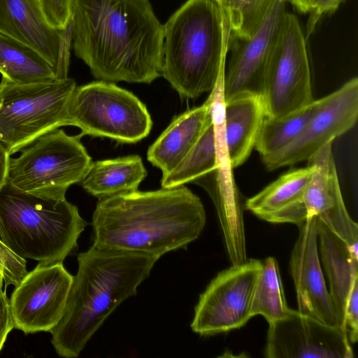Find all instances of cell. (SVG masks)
<instances>
[{"mask_svg":"<svg viewBox=\"0 0 358 358\" xmlns=\"http://www.w3.org/2000/svg\"><path fill=\"white\" fill-rule=\"evenodd\" d=\"M75 55L103 81L150 83L161 76L164 24L150 0H74Z\"/></svg>","mask_w":358,"mask_h":358,"instance_id":"obj_1","label":"cell"},{"mask_svg":"<svg viewBox=\"0 0 358 358\" xmlns=\"http://www.w3.org/2000/svg\"><path fill=\"white\" fill-rule=\"evenodd\" d=\"M206 222L201 199L184 185L136 190L99 200L92 215V245L159 259L186 249Z\"/></svg>","mask_w":358,"mask_h":358,"instance_id":"obj_2","label":"cell"},{"mask_svg":"<svg viewBox=\"0 0 358 358\" xmlns=\"http://www.w3.org/2000/svg\"><path fill=\"white\" fill-rule=\"evenodd\" d=\"M158 259L94 245L80 252L63 316L49 331L57 354L78 357L117 307L136 294Z\"/></svg>","mask_w":358,"mask_h":358,"instance_id":"obj_3","label":"cell"},{"mask_svg":"<svg viewBox=\"0 0 358 358\" xmlns=\"http://www.w3.org/2000/svg\"><path fill=\"white\" fill-rule=\"evenodd\" d=\"M230 36L215 0H187L164 24L162 76L181 97L210 92L225 73Z\"/></svg>","mask_w":358,"mask_h":358,"instance_id":"obj_4","label":"cell"},{"mask_svg":"<svg viewBox=\"0 0 358 358\" xmlns=\"http://www.w3.org/2000/svg\"><path fill=\"white\" fill-rule=\"evenodd\" d=\"M86 222L66 198L46 199L8 182L0 191V239L14 253L43 264L63 263Z\"/></svg>","mask_w":358,"mask_h":358,"instance_id":"obj_5","label":"cell"},{"mask_svg":"<svg viewBox=\"0 0 358 358\" xmlns=\"http://www.w3.org/2000/svg\"><path fill=\"white\" fill-rule=\"evenodd\" d=\"M80 139L59 129L41 136L10 159L7 182L42 198L64 199L70 186L80 183L92 162Z\"/></svg>","mask_w":358,"mask_h":358,"instance_id":"obj_6","label":"cell"},{"mask_svg":"<svg viewBox=\"0 0 358 358\" xmlns=\"http://www.w3.org/2000/svg\"><path fill=\"white\" fill-rule=\"evenodd\" d=\"M76 87L73 79L18 85L0 82V141L10 155L41 136L66 126V108Z\"/></svg>","mask_w":358,"mask_h":358,"instance_id":"obj_7","label":"cell"},{"mask_svg":"<svg viewBox=\"0 0 358 358\" xmlns=\"http://www.w3.org/2000/svg\"><path fill=\"white\" fill-rule=\"evenodd\" d=\"M66 126L78 127L80 138L90 135L134 143L150 134L152 122L145 105L133 93L99 80L76 87L68 102Z\"/></svg>","mask_w":358,"mask_h":358,"instance_id":"obj_8","label":"cell"},{"mask_svg":"<svg viewBox=\"0 0 358 358\" xmlns=\"http://www.w3.org/2000/svg\"><path fill=\"white\" fill-rule=\"evenodd\" d=\"M266 116L279 117L314 101L306 38L297 17L286 12L270 55L261 94Z\"/></svg>","mask_w":358,"mask_h":358,"instance_id":"obj_9","label":"cell"},{"mask_svg":"<svg viewBox=\"0 0 358 358\" xmlns=\"http://www.w3.org/2000/svg\"><path fill=\"white\" fill-rule=\"evenodd\" d=\"M261 266V260L250 259L219 272L199 296L192 330L212 336L245 325L252 318V299Z\"/></svg>","mask_w":358,"mask_h":358,"instance_id":"obj_10","label":"cell"},{"mask_svg":"<svg viewBox=\"0 0 358 358\" xmlns=\"http://www.w3.org/2000/svg\"><path fill=\"white\" fill-rule=\"evenodd\" d=\"M73 279L63 263H38L9 299L14 328L26 334L52 329L63 316Z\"/></svg>","mask_w":358,"mask_h":358,"instance_id":"obj_11","label":"cell"},{"mask_svg":"<svg viewBox=\"0 0 358 358\" xmlns=\"http://www.w3.org/2000/svg\"><path fill=\"white\" fill-rule=\"evenodd\" d=\"M358 117V79L354 77L322 102L302 133L280 151L262 157L268 171L308 161L322 147L351 129Z\"/></svg>","mask_w":358,"mask_h":358,"instance_id":"obj_12","label":"cell"},{"mask_svg":"<svg viewBox=\"0 0 358 358\" xmlns=\"http://www.w3.org/2000/svg\"><path fill=\"white\" fill-rule=\"evenodd\" d=\"M224 75L220 76L208 98L215 129L217 168L207 191L217 210L228 257L236 259L245 257L247 252L243 206L234 179L225 138Z\"/></svg>","mask_w":358,"mask_h":358,"instance_id":"obj_13","label":"cell"},{"mask_svg":"<svg viewBox=\"0 0 358 358\" xmlns=\"http://www.w3.org/2000/svg\"><path fill=\"white\" fill-rule=\"evenodd\" d=\"M264 350L267 358H353L346 331L291 309L268 324Z\"/></svg>","mask_w":358,"mask_h":358,"instance_id":"obj_14","label":"cell"},{"mask_svg":"<svg viewBox=\"0 0 358 358\" xmlns=\"http://www.w3.org/2000/svg\"><path fill=\"white\" fill-rule=\"evenodd\" d=\"M285 0H275L248 37L230 36V62L224 75L225 101L241 92L262 94L266 66L286 13Z\"/></svg>","mask_w":358,"mask_h":358,"instance_id":"obj_15","label":"cell"},{"mask_svg":"<svg viewBox=\"0 0 358 358\" xmlns=\"http://www.w3.org/2000/svg\"><path fill=\"white\" fill-rule=\"evenodd\" d=\"M297 227L299 236L292 250L289 265L298 310L345 331L327 289L320 264L317 217L309 216Z\"/></svg>","mask_w":358,"mask_h":358,"instance_id":"obj_16","label":"cell"},{"mask_svg":"<svg viewBox=\"0 0 358 358\" xmlns=\"http://www.w3.org/2000/svg\"><path fill=\"white\" fill-rule=\"evenodd\" d=\"M0 34L36 50L54 68L57 79L68 78L71 24L64 30L52 28L36 0H0Z\"/></svg>","mask_w":358,"mask_h":358,"instance_id":"obj_17","label":"cell"},{"mask_svg":"<svg viewBox=\"0 0 358 358\" xmlns=\"http://www.w3.org/2000/svg\"><path fill=\"white\" fill-rule=\"evenodd\" d=\"M332 143L326 144L308 160L313 171L304 194V207L307 218L315 216L357 251L358 226L350 216L344 203Z\"/></svg>","mask_w":358,"mask_h":358,"instance_id":"obj_18","label":"cell"},{"mask_svg":"<svg viewBox=\"0 0 358 358\" xmlns=\"http://www.w3.org/2000/svg\"><path fill=\"white\" fill-rule=\"evenodd\" d=\"M313 169L290 170L249 198L244 207L261 220L271 223L298 225L307 219L303 196Z\"/></svg>","mask_w":358,"mask_h":358,"instance_id":"obj_19","label":"cell"},{"mask_svg":"<svg viewBox=\"0 0 358 358\" xmlns=\"http://www.w3.org/2000/svg\"><path fill=\"white\" fill-rule=\"evenodd\" d=\"M265 117L261 94L241 92L225 101L224 133L233 169L248 159L255 146Z\"/></svg>","mask_w":358,"mask_h":358,"instance_id":"obj_20","label":"cell"},{"mask_svg":"<svg viewBox=\"0 0 358 358\" xmlns=\"http://www.w3.org/2000/svg\"><path fill=\"white\" fill-rule=\"evenodd\" d=\"M210 116V102L176 117L150 146L148 160L164 176L174 169L200 137Z\"/></svg>","mask_w":358,"mask_h":358,"instance_id":"obj_21","label":"cell"},{"mask_svg":"<svg viewBox=\"0 0 358 358\" xmlns=\"http://www.w3.org/2000/svg\"><path fill=\"white\" fill-rule=\"evenodd\" d=\"M317 226L318 249L329 283V293L344 325L347 300L354 282L358 279L357 251L318 218Z\"/></svg>","mask_w":358,"mask_h":358,"instance_id":"obj_22","label":"cell"},{"mask_svg":"<svg viewBox=\"0 0 358 358\" xmlns=\"http://www.w3.org/2000/svg\"><path fill=\"white\" fill-rule=\"evenodd\" d=\"M146 176L141 157L129 155L92 162L80 184L100 200L138 190Z\"/></svg>","mask_w":358,"mask_h":358,"instance_id":"obj_23","label":"cell"},{"mask_svg":"<svg viewBox=\"0 0 358 358\" xmlns=\"http://www.w3.org/2000/svg\"><path fill=\"white\" fill-rule=\"evenodd\" d=\"M0 73L2 79L18 85L57 79L51 64L36 50L0 34Z\"/></svg>","mask_w":358,"mask_h":358,"instance_id":"obj_24","label":"cell"},{"mask_svg":"<svg viewBox=\"0 0 358 358\" xmlns=\"http://www.w3.org/2000/svg\"><path fill=\"white\" fill-rule=\"evenodd\" d=\"M217 168L215 129L210 113L196 143L174 169L162 176L161 185L162 188H173L210 176L208 180L211 182L206 187L207 189L213 183Z\"/></svg>","mask_w":358,"mask_h":358,"instance_id":"obj_25","label":"cell"},{"mask_svg":"<svg viewBox=\"0 0 358 358\" xmlns=\"http://www.w3.org/2000/svg\"><path fill=\"white\" fill-rule=\"evenodd\" d=\"M322 102V98L314 100L310 104L279 117L266 116L255 146L262 157L280 151L296 139Z\"/></svg>","mask_w":358,"mask_h":358,"instance_id":"obj_26","label":"cell"},{"mask_svg":"<svg viewBox=\"0 0 358 358\" xmlns=\"http://www.w3.org/2000/svg\"><path fill=\"white\" fill-rule=\"evenodd\" d=\"M290 308L287 306L280 268L272 257L262 261L251 303L252 317L263 316L268 324L285 317Z\"/></svg>","mask_w":358,"mask_h":358,"instance_id":"obj_27","label":"cell"},{"mask_svg":"<svg viewBox=\"0 0 358 358\" xmlns=\"http://www.w3.org/2000/svg\"><path fill=\"white\" fill-rule=\"evenodd\" d=\"M223 10L231 36H250L262 22L275 0H215Z\"/></svg>","mask_w":358,"mask_h":358,"instance_id":"obj_28","label":"cell"},{"mask_svg":"<svg viewBox=\"0 0 358 358\" xmlns=\"http://www.w3.org/2000/svg\"><path fill=\"white\" fill-rule=\"evenodd\" d=\"M46 22L53 29H66L71 21L74 0H36Z\"/></svg>","mask_w":358,"mask_h":358,"instance_id":"obj_29","label":"cell"},{"mask_svg":"<svg viewBox=\"0 0 358 358\" xmlns=\"http://www.w3.org/2000/svg\"><path fill=\"white\" fill-rule=\"evenodd\" d=\"M26 259L14 253L0 239V273L6 287L17 286L28 273Z\"/></svg>","mask_w":358,"mask_h":358,"instance_id":"obj_30","label":"cell"},{"mask_svg":"<svg viewBox=\"0 0 358 358\" xmlns=\"http://www.w3.org/2000/svg\"><path fill=\"white\" fill-rule=\"evenodd\" d=\"M344 326L348 340L355 343L358 340V279L350 292L344 313Z\"/></svg>","mask_w":358,"mask_h":358,"instance_id":"obj_31","label":"cell"},{"mask_svg":"<svg viewBox=\"0 0 358 358\" xmlns=\"http://www.w3.org/2000/svg\"><path fill=\"white\" fill-rule=\"evenodd\" d=\"M343 0H312L308 13L309 19L307 24V38L314 31L317 23L323 15L331 13L338 9Z\"/></svg>","mask_w":358,"mask_h":358,"instance_id":"obj_32","label":"cell"},{"mask_svg":"<svg viewBox=\"0 0 358 358\" xmlns=\"http://www.w3.org/2000/svg\"><path fill=\"white\" fill-rule=\"evenodd\" d=\"M14 329L10 300L6 291L0 288V352L6 341L8 334Z\"/></svg>","mask_w":358,"mask_h":358,"instance_id":"obj_33","label":"cell"},{"mask_svg":"<svg viewBox=\"0 0 358 358\" xmlns=\"http://www.w3.org/2000/svg\"><path fill=\"white\" fill-rule=\"evenodd\" d=\"M10 155L0 141V191L6 185L8 176Z\"/></svg>","mask_w":358,"mask_h":358,"instance_id":"obj_34","label":"cell"},{"mask_svg":"<svg viewBox=\"0 0 358 358\" xmlns=\"http://www.w3.org/2000/svg\"><path fill=\"white\" fill-rule=\"evenodd\" d=\"M289 2L299 12L306 13H308L310 4L312 0H285Z\"/></svg>","mask_w":358,"mask_h":358,"instance_id":"obj_35","label":"cell"},{"mask_svg":"<svg viewBox=\"0 0 358 358\" xmlns=\"http://www.w3.org/2000/svg\"><path fill=\"white\" fill-rule=\"evenodd\" d=\"M3 278L1 273H0V288L3 287Z\"/></svg>","mask_w":358,"mask_h":358,"instance_id":"obj_36","label":"cell"}]
</instances>
